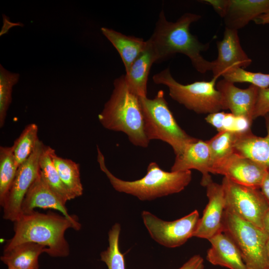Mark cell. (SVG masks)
Masks as SVG:
<instances>
[{
	"instance_id": "obj_17",
	"label": "cell",
	"mask_w": 269,
	"mask_h": 269,
	"mask_svg": "<svg viewBox=\"0 0 269 269\" xmlns=\"http://www.w3.org/2000/svg\"><path fill=\"white\" fill-rule=\"evenodd\" d=\"M212 161L206 141L197 139L189 143L183 152L176 156L171 171H184L196 169L202 175L201 184L211 178Z\"/></svg>"
},
{
	"instance_id": "obj_13",
	"label": "cell",
	"mask_w": 269,
	"mask_h": 269,
	"mask_svg": "<svg viewBox=\"0 0 269 269\" xmlns=\"http://www.w3.org/2000/svg\"><path fill=\"white\" fill-rule=\"evenodd\" d=\"M202 186L206 187L208 202L193 237L209 240L223 232L225 199L222 184L214 182L212 178Z\"/></svg>"
},
{
	"instance_id": "obj_32",
	"label": "cell",
	"mask_w": 269,
	"mask_h": 269,
	"mask_svg": "<svg viewBox=\"0 0 269 269\" xmlns=\"http://www.w3.org/2000/svg\"><path fill=\"white\" fill-rule=\"evenodd\" d=\"M178 269H204V261L200 255L190 258Z\"/></svg>"
},
{
	"instance_id": "obj_6",
	"label": "cell",
	"mask_w": 269,
	"mask_h": 269,
	"mask_svg": "<svg viewBox=\"0 0 269 269\" xmlns=\"http://www.w3.org/2000/svg\"><path fill=\"white\" fill-rule=\"evenodd\" d=\"M152 80L155 84L166 86L172 99L197 114H210L225 110L221 94L216 87L217 79L183 85L174 79L167 68L154 75Z\"/></svg>"
},
{
	"instance_id": "obj_4",
	"label": "cell",
	"mask_w": 269,
	"mask_h": 269,
	"mask_svg": "<svg viewBox=\"0 0 269 269\" xmlns=\"http://www.w3.org/2000/svg\"><path fill=\"white\" fill-rule=\"evenodd\" d=\"M97 161L113 187L119 192L130 194L141 201L179 193L183 190L192 179L191 170L165 171L155 162L149 163L146 174L134 181L121 179L114 175L106 165L104 156L97 146Z\"/></svg>"
},
{
	"instance_id": "obj_3",
	"label": "cell",
	"mask_w": 269,
	"mask_h": 269,
	"mask_svg": "<svg viewBox=\"0 0 269 269\" xmlns=\"http://www.w3.org/2000/svg\"><path fill=\"white\" fill-rule=\"evenodd\" d=\"M110 98L98 120L105 129L125 133L134 146L147 147L149 140L144 132V119L139 97L130 89L125 75L115 79Z\"/></svg>"
},
{
	"instance_id": "obj_23",
	"label": "cell",
	"mask_w": 269,
	"mask_h": 269,
	"mask_svg": "<svg viewBox=\"0 0 269 269\" xmlns=\"http://www.w3.org/2000/svg\"><path fill=\"white\" fill-rule=\"evenodd\" d=\"M50 155L61 180L74 198L83 194L80 165L71 159L57 155L51 148Z\"/></svg>"
},
{
	"instance_id": "obj_30",
	"label": "cell",
	"mask_w": 269,
	"mask_h": 269,
	"mask_svg": "<svg viewBox=\"0 0 269 269\" xmlns=\"http://www.w3.org/2000/svg\"><path fill=\"white\" fill-rule=\"evenodd\" d=\"M225 80L235 83H249L260 89L269 87V74L253 72L237 68L225 73L223 76Z\"/></svg>"
},
{
	"instance_id": "obj_8",
	"label": "cell",
	"mask_w": 269,
	"mask_h": 269,
	"mask_svg": "<svg viewBox=\"0 0 269 269\" xmlns=\"http://www.w3.org/2000/svg\"><path fill=\"white\" fill-rule=\"evenodd\" d=\"M225 209L264 230L269 203L260 189L241 185L224 177L221 183Z\"/></svg>"
},
{
	"instance_id": "obj_31",
	"label": "cell",
	"mask_w": 269,
	"mask_h": 269,
	"mask_svg": "<svg viewBox=\"0 0 269 269\" xmlns=\"http://www.w3.org/2000/svg\"><path fill=\"white\" fill-rule=\"evenodd\" d=\"M268 113H269V87L259 89L253 119L254 120L259 117H265Z\"/></svg>"
},
{
	"instance_id": "obj_34",
	"label": "cell",
	"mask_w": 269,
	"mask_h": 269,
	"mask_svg": "<svg viewBox=\"0 0 269 269\" xmlns=\"http://www.w3.org/2000/svg\"><path fill=\"white\" fill-rule=\"evenodd\" d=\"M254 21L257 24H269V11L260 15Z\"/></svg>"
},
{
	"instance_id": "obj_20",
	"label": "cell",
	"mask_w": 269,
	"mask_h": 269,
	"mask_svg": "<svg viewBox=\"0 0 269 269\" xmlns=\"http://www.w3.org/2000/svg\"><path fill=\"white\" fill-rule=\"evenodd\" d=\"M156 62L152 46L148 40L144 50L125 74L130 89L139 97H147V83L152 65Z\"/></svg>"
},
{
	"instance_id": "obj_26",
	"label": "cell",
	"mask_w": 269,
	"mask_h": 269,
	"mask_svg": "<svg viewBox=\"0 0 269 269\" xmlns=\"http://www.w3.org/2000/svg\"><path fill=\"white\" fill-rule=\"evenodd\" d=\"M16 164L12 145L0 147V204L4 201L16 175Z\"/></svg>"
},
{
	"instance_id": "obj_37",
	"label": "cell",
	"mask_w": 269,
	"mask_h": 269,
	"mask_svg": "<svg viewBox=\"0 0 269 269\" xmlns=\"http://www.w3.org/2000/svg\"><path fill=\"white\" fill-rule=\"evenodd\" d=\"M8 269H16L15 268H13V267H8Z\"/></svg>"
},
{
	"instance_id": "obj_25",
	"label": "cell",
	"mask_w": 269,
	"mask_h": 269,
	"mask_svg": "<svg viewBox=\"0 0 269 269\" xmlns=\"http://www.w3.org/2000/svg\"><path fill=\"white\" fill-rule=\"evenodd\" d=\"M38 128L36 124L31 123L26 126L12 145L15 163L18 167L31 154L39 139Z\"/></svg>"
},
{
	"instance_id": "obj_5",
	"label": "cell",
	"mask_w": 269,
	"mask_h": 269,
	"mask_svg": "<svg viewBox=\"0 0 269 269\" xmlns=\"http://www.w3.org/2000/svg\"><path fill=\"white\" fill-rule=\"evenodd\" d=\"M143 113L144 132L150 141L158 139L170 145L176 156L197 138L188 134L177 124L160 90L153 99L139 97Z\"/></svg>"
},
{
	"instance_id": "obj_11",
	"label": "cell",
	"mask_w": 269,
	"mask_h": 269,
	"mask_svg": "<svg viewBox=\"0 0 269 269\" xmlns=\"http://www.w3.org/2000/svg\"><path fill=\"white\" fill-rule=\"evenodd\" d=\"M269 169L234 152L214 164L211 173L221 174L238 184L260 189Z\"/></svg>"
},
{
	"instance_id": "obj_12",
	"label": "cell",
	"mask_w": 269,
	"mask_h": 269,
	"mask_svg": "<svg viewBox=\"0 0 269 269\" xmlns=\"http://www.w3.org/2000/svg\"><path fill=\"white\" fill-rule=\"evenodd\" d=\"M209 4L223 18L225 27L237 30L269 11V0H210Z\"/></svg>"
},
{
	"instance_id": "obj_18",
	"label": "cell",
	"mask_w": 269,
	"mask_h": 269,
	"mask_svg": "<svg viewBox=\"0 0 269 269\" xmlns=\"http://www.w3.org/2000/svg\"><path fill=\"white\" fill-rule=\"evenodd\" d=\"M208 241L211 247L206 259L210 264L229 269H247L239 249L227 234L221 232Z\"/></svg>"
},
{
	"instance_id": "obj_35",
	"label": "cell",
	"mask_w": 269,
	"mask_h": 269,
	"mask_svg": "<svg viewBox=\"0 0 269 269\" xmlns=\"http://www.w3.org/2000/svg\"><path fill=\"white\" fill-rule=\"evenodd\" d=\"M264 230L269 236V211L268 212L264 218Z\"/></svg>"
},
{
	"instance_id": "obj_7",
	"label": "cell",
	"mask_w": 269,
	"mask_h": 269,
	"mask_svg": "<svg viewBox=\"0 0 269 269\" xmlns=\"http://www.w3.org/2000/svg\"><path fill=\"white\" fill-rule=\"evenodd\" d=\"M223 232L237 246L247 269H269V236L264 230L225 209Z\"/></svg>"
},
{
	"instance_id": "obj_9",
	"label": "cell",
	"mask_w": 269,
	"mask_h": 269,
	"mask_svg": "<svg viewBox=\"0 0 269 269\" xmlns=\"http://www.w3.org/2000/svg\"><path fill=\"white\" fill-rule=\"evenodd\" d=\"M141 217L151 238L169 248L180 247L193 237L200 219L197 210L172 221L163 220L147 211L141 212Z\"/></svg>"
},
{
	"instance_id": "obj_36",
	"label": "cell",
	"mask_w": 269,
	"mask_h": 269,
	"mask_svg": "<svg viewBox=\"0 0 269 269\" xmlns=\"http://www.w3.org/2000/svg\"><path fill=\"white\" fill-rule=\"evenodd\" d=\"M268 255H269V240L268 244Z\"/></svg>"
},
{
	"instance_id": "obj_2",
	"label": "cell",
	"mask_w": 269,
	"mask_h": 269,
	"mask_svg": "<svg viewBox=\"0 0 269 269\" xmlns=\"http://www.w3.org/2000/svg\"><path fill=\"white\" fill-rule=\"evenodd\" d=\"M13 223V236L5 245L3 252L21 243L32 242L47 248L46 253L50 256L65 257L69 255V245L65 233L69 228L74 229V225L64 215L34 210L23 214Z\"/></svg>"
},
{
	"instance_id": "obj_1",
	"label": "cell",
	"mask_w": 269,
	"mask_h": 269,
	"mask_svg": "<svg viewBox=\"0 0 269 269\" xmlns=\"http://www.w3.org/2000/svg\"><path fill=\"white\" fill-rule=\"evenodd\" d=\"M200 18L199 14L185 13L176 21L171 22L167 20L163 10H161L153 32L148 39L155 53L156 62L180 53L187 56L200 73L211 71L212 61L206 60L201 54L208 49L209 43H201L189 30L191 24Z\"/></svg>"
},
{
	"instance_id": "obj_33",
	"label": "cell",
	"mask_w": 269,
	"mask_h": 269,
	"mask_svg": "<svg viewBox=\"0 0 269 269\" xmlns=\"http://www.w3.org/2000/svg\"><path fill=\"white\" fill-rule=\"evenodd\" d=\"M260 189L269 203V169L263 182Z\"/></svg>"
},
{
	"instance_id": "obj_21",
	"label": "cell",
	"mask_w": 269,
	"mask_h": 269,
	"mask_svg": "<svg viewBox=\"0 0 269 269\" xmlns=\"http://www.w3.org/2000/svg\"><path fill=\"white\" fill-rule=\"evenodd\" d=\"M45 246L32 242L19 244L3 252L0 260L7 267L17 269H38V258L43 253H47Z\"/></svg>"
},
{
	"instance_id": "obj_14",
	"label": "cell",
	"mask_w": 269,
	"mask_h": 269,
	"mask_svg": "<svg viewBox=\"0 0 269 269\" xmlns=\"http://www.w3.org/2000/svg\"><path fill=\"white\" fill-rule=\"evenodd\" d=\"M217 58L212 61L213 78L217 79L237 68H246L252 61L241 45L238 30L225 27L223 38L217 42Z\"/></svg>"
},
{
	"instance_id": "obj_27",
	"label": "cell",
	"mask_w": 269,
	"mask_h": 269,
	"mask_svg": "<svg viewBox=\"0 0 269 269\" xmlns=\"http://www.w3.org/2000/svg\"><path fill=\"white\" fill-rule=\"evenodd\" d=\"M121 227L119 223H115L108 232L109 246L101 252V260L108 267V269H125L123 254L119 247V237Z\"/></svg>"
},
{
	"instance_id": "obj_19",
	"label": "cell",
	"mask_w": 269,
	"mask_h": 269,
	"mask_svg": "<svg viewBox=\"0 0 269 269\" xmlns=\"http://www.w3.org/2000/svg\"><path fill=\"white\" fill-rule=\"evenodd\" d=\"M267 134L261 137L250 130L237 134L235 152L247 157L269 169V113L265 116Z\"/></svg>"
},
{
	"instance_id": "obj_28",
	"label": "cell",
	"mask_w": 269,
	"mask_h": 269,
	"mask_svg": "<svg viewBox=\"0 0 269 269\" xmlns=\"http://www.w3.org/2000/svg\"><path fill=\"white\" fill-rule=\"evenodd\" d=\"M236 138V133L222 131L206 141L210 149L212 165L235 152Z\"/></svg>"
},
{
	"instance_id": "obj_10",
	"label": "cell",
	"mask_w": 269,
	"mask_h": 269,
	"mask_svg": "<svg viewBox=\"0 0 269 269\" xmlns=\"http://www.w3.org/2000/svg\"><path fill=\"white\" fill-rule=\"evenodd\" d=\"M45 145L39 140L30 156L18 168L14 180L2 203L3 218L14 222L22 214L24 197L40 172L39 160Z\"/></svg>"
},
{
	"instance_id": "obj_22",
	"label": "cell",
	"mask_w": 269,
	"mask_h": 269,
	"mask_svg": "<svg viewBox=\"0 0 269 269\" xmlns=\"http://www.w3.org/2000/svg\"><path fill=\"white\" fill-rule=\"evenodd\" d=\"M101 30L119 52L127 72L144 50L146 41L141 38L125 35L107 27H102Z\"/></svg>"
},
{
	"instance_id": "obj_24",
	"label": "cell",
	"mask_w": 269,
	"mask_h": 269,
	"mask_svg": "<svg viewBox=\"0 0 269 269\" xmlns=\"http://www.w3.org/2000/svg\"><path fill=\"white\" fill-rule=\"evenodd\" d=\"M51 149L44 146L39 160L40 173L49 187L66 203L74 197L60 179L50 155Z\"/></svg>"
},
{
	"instance_id": "obj_15",
	"label": "cell",
	"mask_w": 269,
	"mask_h": 269,
	"mask_svg": "<svg viewBox=\"0 0 269 269\" xmlns=\"http://www.w3.org/2000/svg\"><path fill=\"white\" fill-rule=\"evenodd\" d=\"M66 203L49 187L39 172L38 176L24 197L21 205V210L23 214L29 213L36 208L58 211L72 222L74 230L79 231L81 225L74 215L68 213Z\"/></svg>"
},
{
	"instance_id": "obj_16",
	"label": "cell",
	"mask_w": 269,
	"mask_h": 269,
	"mask_svg": "<svg viewBox=\"0 0 269 269\" xmlns=\"http://www.w3.org/2000/svg\"><path fill=\"white\" fill-rule=\"evenodd\" d=\"M216 87L221 94L225 110L229 109L233 115L253 122L260 88L251 85L248 88L241 89L225 79L219 81Z\"/></svg>"
},
{
	"instance_id": "obj_29",
	"label": "cell",
	"mask_w": 269,
	"mask_h": 269,
	"mask_svg": "<svg viewBox=\"0 0 269 269\" xmlns=\"http://www.w3.org/2000/svg\"><path fill=\"white\" fill-rule=\"evenodd\" d=\"M18 73H12L0 65V127L5 121L7 111L12 100V87L19 80Z\"/></svg>"
}]
</instances>
